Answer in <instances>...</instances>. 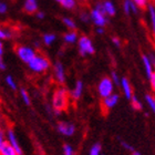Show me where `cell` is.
Listing matches in <instances>:
<instances>
[{"label":"cell","mask_w":155,"mask_h":155,"mask_svg":"<svg viewBox=\"0 0 155 155\" xmlns=\"http://www.w3.org/2000/svg\"><path fill=\"white\" fill-rule=\"evenodd\" d=\"M70 92L65 87H60L53 92L52 95V109L57 111H64L69 105Z\"/></svg>","instance_id":"6da1fadb"},{"label":"cell","mask_w":155,"mask_h":155,"mask_svg":"<svg viewBox=\"0 0 155 155\" xmlns=\"http://www.w3.org/2000/svg\"><path fill=\"white\" fill-rule=\"evenodd\" d=\"M28 67L32 72L35 73H43V72L48 71L51 63L49 61L48 58H45V55L42 54H37L31 61L28 63Z\"/></svg>","instance_id":"7a4b0ae2"},{"label":"cell","mask_w":155,"mask_h":155,"mask_svg":"<svg viewBox=\"0 0 155 155\" xmlns=\"http://www.w3.org/2000/svg\"><path fill=\"white\" fill-rule=\"evenodd\" d=\"M114 87L115 84L112 81L111 77H104L102 78L99 83H97V94L101 99H104V97H109L111 94L114 93Z\"/></svg>","instance_id":"3957f363"},{"label":"cell","mask_w":155,"mask_h":155,"mask_svg":"<svg viewBox=\"0 0 155 155\" xmlns=\"http://www.w3.org/2000/svg\"><path fill=\"white\" fill-rule=\"evenodd\" d=\"M78 49H79V53L82 57H87V55H92L95 52V48L92 40L87 36H81L78 40Z\"/></svg>","instance_id":"277c9868"},{"label":"cell","mask_w":155,"mask_h":155,"mask_svg":"<svg viewBox=\"0 0 155 155\" xmlns=\"http://www.w3.org/2000/svg\"><path fill=\"white\" fill-rule=\"evenodd\" d=\"M16 52L18 58L22 62L27 63V64L37 55L36 50L31 48V47H28V45H19V47H17Z\"/></svg>","instance_id":"5b68a950"},{"label":"cell","mask_w":155,"mask_h":155,"mask_svg":"<svg viewBox=\"0 0 155 155\" xmlns=\"http://www.w3.org/2000/svg\"><path fill=\"white\" fill-rule=\"evenodd\" d=\"M57 131H58L61 135L67 136V137H70V136H73L75 134V131H77V127L73 123L68 122V121H60L57 124Z\"/></svg>","instance_id":"8992f818"},{"label":"cell","mask_w":155,"mask_h":155,"mask_svg":"<svg viewBox=\"0 0 155 155\" xmlns=\"http://www.w3.org/2000/svg\"><path fill=\"white\" fill-rule=\"evenodd\" d=\"M90 16H91V21L95 25V27H105L107 25V16L104 12H102L101 10L97 9V8H93V9L90 11Z\"/></svg>","instance_id":"52a82bcc"},{"label":"cell","mask_w":155,"mask_h":155,"mask_svg":"<svg viewBox=\"0 0 155 155\" xmlns=\"http://www.w3.org/2000/svg\"><path fill=\"white\" fill-rule=\"evenodd\" d=\"M53 75H54L55 81L59 84H64L65 80H67V75H65L64 65L62 64V62L57 61L53 63Z\"/></svg>","instance_id":"ba28073f"},{"label":"cell","mask_w":155,"mask_h":155,"mask_svg":"<svg viewBox=\"0 0 155 155\" xmlns=\"http://www.w3.org/2000/svg\"><path fill=\"white\" fill-rule=\"evenodd\" d=\"M6 139H7V142L9 143V144H11V145L15 147V150L17 151L18 155H23V151L19 144V141H18V139H17L16 133H15V131H13L12 129H9L8 131H7Z\"/></svg>","instance_id":"9c48e42d"},{"label":"cell","mask_w":155,"mask_h":155,"mask_svg":"<svg viewBox=\"0 0 155 155\" xmlns=\"http://www.w3.org/2000/svg\"><path fill=\"white\" fill-rule=\"evenodd\" d=\"M120 101V95L117 93H113L109 97L102 99V107L105 111H110L117 105Z\"/></svg>","instance_id":"30bf717a"},{"label":"cell","mask_w":155,"mask_h":155,"mask_svg":"<svg viewBox=\"0 0 155 155\" xmlns=\"http://www.w3.org/2000/svg\"><path fill=\"white\" fill-rule=\"evenodd\" d=\"M120 87H121V90H122L123 94H124V97L125 99L127 100H131L132 97L134 95L133 93V87H132V84L130 82V80L127 78H121V83H120Z\"/></svg>","instance_id":"8fae6325"},{"label":"cell","mask_w":155,"mask_h":155,"mask_svg":"<svg viewBox=\"0 0 155 155\" xmlns=\"http://www.w3.org/2000/svg\"><path fill=\"white\" fill-rule=\"evenodd\" d=\"M83 90H84V83L82 80H77L74 83V87L70 91V97L72 100H79L81 99L82 94H83Z\"/></svg>","instance_id":"7c38bea8"},{"label":"cell","mask_w":155,"mask_h":155,"mask_svg":"<svg viewBox=\"0 0 155 155\" xmlns=\"http://www.w3.org/2000/svg\"><path fill=\"white\" fill-rule=\"evenodd\" d=\"M142 64H143V69H144V72H145L146 78L149 79V78L153 74V72L155 71V67L152 63V61H151L149 54H143L142 55Z\"/></svg>","instance_id":"4fadbf2b"},{"label":"cell","mask_w":155,"mask_h":155,"mask_svg":"<svg viewBox=\"0 0 155 155\" xmlns=\"http://www.w3.org/2000/svg\"><path fill=\"white\" fill-rule=\"evenodd\" d=\"M139 7L136 6L135 3L133 2L132 0H124V2H123V11L125 15H137L139 13Z\"/></svg>","instance_id":"5bb4252c"},{"label":"cell","mask_w":155,"mask_h":155,"mask_svg":"<svg viewBox=\"0 0 155 155\" xmlns=\"http://www.w3.org/2000/svg\"><path fill=\"white\" fill-rule=\"evenodd\" d=\"M102 7H103V12L107 15V17H113L116 13V7L111 0H104L102 2Z\"/></svg>","instance_id":"9a60e30c"},{"label":"cell","mask_w":155,"mask_h":155,"mask_svg":"<svg viewBox=\"0 0 155 155\" xmlns=\"http://www.w3.org/2000/svg\"><path fill=\"white\" fill-rule=\"evenodd\" d=\"M23 10L27 13H30V15L37 13V10H38V1L37 0H26L25 5H23Z\"/></svg>","instance_id":"2e32d148"},{"label":"cell","mask_w":155,"mask_h":155,"mask_svg":"<svg viewBox=\"0 0 155 155\" xmlns=\"http://www.w3.org/2000/svg\"><path fill=\"white\" fill-rule=\"evenodd\" d=\"M80 37L78 36V33L75 30H70L67 33L63 35V41L68 45H73V43H77L78 40H79Z\"/></svg>","instance_id":"e0dca14e"},{"label":"cell","mask_w":155,"mask_h":155,"mask_svg":"<svg viewBox=\"0 0 155 155\" xmlns=\"http://www.w3.org/2000/svg\"><path fill=\"white\" fill-rule=\"evenodd\" d=\"M147 13H149L150 25H151V30H152V35L155 38V7L154 5L149 3L147 6Z\"/></svg>","instance_id":"ac0fdd59"},{"label":"cell","mask_w":155,"mask_h":155,"mask_svg":"<svg viewBox=\"0 0 155 155\" xmlns=\"http://www.w3.org/2000/svg\"><path fill=\"white\" fill-rule=\"evenodd\" d=\"M0 155H18V153H17V151L15 150V147L11 144H9V143L7 142L5 144V146L2 147V150H1Z\"/></svg>","instance_id":"d6986e66"},{"label":"cell","mask_w":155,"mask_h":155,"mask_svg":"<svg viewBox=\"0 0 155 155\" xmlns=\"http://www.w3.org/2000/svg\"><path fill=\"white\" fill-rule=\"evenodd\" d=\"M145 103L150 107V110L155 114V95L153 94H145Z\"/></svg>","instance_id":"ffe728a7"},{"label":"cell","mask_w":155,"mask_h":155,"mask_svg":"<svg viewBox=\"0 0 155 155\" xmlns=\"http://www.w3.org/2000/svg\"><path fill=\"white\" fill-rule=\"evenodd\" d=\"M130 102H131V105H132V107L135 111H142L143 110V103H142V101L140 100V99L137 97H136V95H133L132 99L130 100Z\"/></svg>","instance_id":"44dd1931"},{"label":"cell","mask_w":155,"mask_h":155,"mask_svg":"<svg viewBox=\"0 0 155 155\" xmlns=\"http://www.w3.org/2000/svg\"><path fill=\"white\" fill-rule=\"evenodd\" d=\"M55 40H57V36L54 33H45L42 37V41L45 45H51L52 43H54Z\"/></svg>","instance_id":"7402d4cb"},{"label":"cell","mask_w":155,"mask_h":155,"mask_svg":"<svg viewBox=\"0 0 155 155\" xmlns=\"http://www.w3.org/2000/svg\"><path fill=\"white\" fill-rule=\"evenodd\" d=\"M62 22L64 25L68 29L70 30H75L77 29V23L72 18H69V17H64V18H62Z\"/></svg>","instance_id":"603a6c76"},{"label":"cell","mask_w":155,"mask_h":155,"mask_svg":"<svg viewBox=\"0 0 155 155\" xmlns=\"http://www.w3.org/2000/svg\"><path fill=\"white\" fill-rule=\"evenodd\" d=\"M89 155H102V145L100 143H94L90 147Z\"/></svg>","instance_id":"cb8c5ba5"},{"label":"cell","mask_w":155,"mask_h":155,"mask_svg":"<svg viewBox=\"0 0 155 155\" xmlns=\"http://www.w3.org/2000/svg\"><path fill=\"white\" fill-rule=\"evenodd\" d=\"M61 6L65 9L72 10L77 7V0H63L61 2Z\"/></svg>","instance_id":"d4e9b609"},{"label":"cell","mask_w":155,"mask_h":155,"mask_svg":"<svg viewBox=\"0 0 155 155\" xmlns=\"http://www.w3.org/2000/svg\"><path fill=\"white\" fill-rule=\"evenodd\" d=\"M20 97H21V99H22V101L25 102L26 105H30L31 104L29 93H28V91L26 89H20Z\"/></svg>","instance_id":"484cf974"},{"label":"cell","mask_w":155,"mask_h":155,"mask_svg":"<svg viewBox=\"0 0 155 155\" xmlns=\"http://www.w3.org/2000/svg\"><path fill=\"white\" fill-rule=\"evenodd\" d=\"M62 155H75L73 146L70 144H64L62 147Z\"/></svg>","instance_id":"4316f807"},{"label":"cell","mask_w":155,"mask_h":155,"mask_svg":"<svg viewBox=\"0 0 155 155\" xmlns=\"http://www.w3.org/2000/svg\"><path fill=\"white\" fill-rule=\"evenodd\" d=\"M6 83L11 90H17V83L11 75H7L6 77Z\"/></svg>","instance_id":"83f0119b"},{"label":"cell","mask_w":155,"mask_h":155,"mask_svg":"<svg viewBox=\"0 0 155 155\" xmlns=\"http://www.w3.org/2000/svg\"><path fill=\"white\" fill-rule=\"evenodd\" d=\"M0 70H6V63L3 62V43L0 41Z\"/></svg>","instance_id":"f1b7e54d"},{"label":"cell","mask_w":155,"mask_h":155,"mask_svg":"<svg viewBox=\"0 0 155 155\" xmlns=\"http://www.w3.org/2000/svg\"><path fill=\"white\" fill-rule=\"evenodd\" d=\"M10 38H11V32H10L9 30L0 28V41H1V40H6V39H10Z\"/></svg>","instance_id":"f546056e"},{"label":"cell","mask_w":155,"mask_h":155,"mask_svg":"<svg viewBox=\"0 0 155 155\" xmlns=\"http://www.w3.org/2000/svg\"><path fill=\"white\" fill-rule=\"evenodd\" d=\"M80 20L82 21V22H84V23L90 22V21H91L90 13H87V11H82V12L80 13Z\"/></svg>","instance_id":"4dcf8cb0"},{"label":"cell","mask_w":155,"mask_h":155,"mask_svg":"<svg viewBox=\"0 0 155 155\" xmlns=\"http://www.w3.org/2000/svg\"><path fill=\"white\" fill-rule=\"evenodd\" d=\"M110 77H111V79H112V81L114 82V84H115V85H119V87H120V83H121V78L119 77L117 72L112 71V72H111Z\"/></svg>","instance_id":"1f68e13d"},{"label":"cell","mask_w":155,"mask_h":155,"mask_svg":"<svg viewBox=\"0 0 155 155\" xmlns=\"http://www.w3.org/2000/svg\"><path fill=\"white\" fill-rule=\"evenodd\" d=\"M139 8H145L149 6V0H132Z\"/></svg>","instance_id":"d6a6232c"},{"label":"cell","mask_w":155,"mask_h":155,"mask_svg":"<svg viewBox=\"0 0 155 155\" xmlns=\"http://www.w3.org/2000/svg\"><path fill=\"white\" fill-rule=\"evenodd\" d=\"M149 82H150V87H151V90L155 93V71L153 72V74L149 78Z\"/></svg>","instance_id":"836d02e7"},{"label":"cell","mask_w":155,"mask_h":155,"mask_svg":"<svg viewBox=\"0 0 155 155\" xmlns=\"http://www.w3.org/2000/svg\"><path fill=\"white\" fill-rule=\"evenodd\" d=\"M121 145H122L126 151H129V152H133V151L135 150L132 145H131V144H130V143L125 142V141H121Z\"/></svg>","instance_id":"e575fe53"},{"label":"cell","mask_w":155,"mask_h":155,"mask_svg":"<svg viewBox=\"0 0 155 155\" xmlns=\"http://www.w3.org/2000/svg\"><path fill=\"white\" fill-rule=\"evenodd\" d=\"M6 143H7L6 136H5V134H3L2 131H0V152H1V150H2V147L5 146Z\"/></svg>","instance_id":"d590c367"},{"label":"cell","mask_w":155,"mask_h":155,"mask_svg":"<svg viewBox=\"0 0 155 155\" xmlns=\"http://www.w3.org/2000/svg\"><path fill=\"white\" fill-rule=\"evenodd\" d=\"M112 43L115 45L116 48H120V47L122 45V41H121V39L117 38V37H112Z\"/></svg>","instance_id":"8d00e7d4"},{"label":"cell","mask_w":155,"mask_h":155,"mask_svg":"<svg viewBox=\"0 0 155 155\" xmlns=\"http://www.w3.org/2000/svg\"><path fill=\"white\" fill-rule=\"evenodd\" d=\"M7 9H8V7H7L6 3L0 1V13H6Z\"/></svg>","instance_id":"74e56055"},{"label":"cell","mask_w":155,"mask_h":155,"mask_svg":"<svg viewBox=\"0 0 155 155\" xmlns=\"http://www.w3.org/2000/svg\"><path fill=\"white\" fill-rule=\"evenodd\" d=\"M95 32H97V35H103V33H104V28H103V27H97Z\"/></svg>","instance_id":"f35d334b"},{"label":"cell","mask_w":155,"mask_h":155,"mask_svg":"<svg viewBox=\"0 0 155 155\" xmlns=\"http://www.w3.org/2000/svg\"><path fill=\"white\" fill-rule=\"evenodd\" d=\"M149 57H150V59H151L152 63L155 67V52H151V53H149Z\"/></svg>","instance_id":"ab89813d"},{"label":"cell","mask_w":155,"mask_h":155,"mask_svg":"<svg viewBox=\"0 0 155 155\" xmlns=\"http://www.w3.org/2000/svg\"><path fill=\"white\" fill-rule=\"evenodd\" d=\"M36 16H37L38 19H43V18H45V13L41 12V11H39V12L36 13Z\"/></svg>","instance_id":"60d3db41"},{"label":"cell","mask_w":155,"mask_h":155,"mask_svg":"<svg viewBox=\"0 0 155 155\" xmlns=\"http://www.w3.org/2000/svg\"><path fill=\"white\" fill-rule=\"evenodd\" d=\"M131 154H132V155H142L141 153L139 152V151H136V150H134L133 152H131Z\"/></svg>","instance_id":"b9f144b4"},{"label":"cell","mask_w":155,"mask_h":155,"mask_svg":"<svg viewBox=\"0 0 155 155\" xmlns=\"http://www.w3.org/2000/svg\"><path fill=\"white\" fill-rule=\"evenodd\" d=\"M55 1H57V2H58V3H60V5H61V2H62V1H63V0H55Z\"/></svg>","instance_id":"7bdbcfd3"}]
</instances>
